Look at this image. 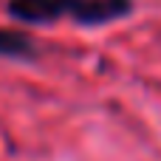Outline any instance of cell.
Returning a JSON list of instances; mask_svg holds the SVG:
<instances>
[{"instance_id":"1","label":"cell","mask_w":161,"mask_h":161,"mask_svg":"<svg viewBox=\"0 0 161 161\" xmlns=\"http://www.w3.org/2000/svg\"><path fill=\"white\" fill-rule=\"evenodd\" d=\"M136 0H6V14L23 25H54L74 20L82 28L110 25L130 17Z\"/></svg>"},{"instance_id":"2","label":"cell","mask_w":161,"mask_h":161,"mask_svg":"<svg viewBox=\"0 0 161 161\" xmlns=\"http://www.w3.org/2000/svg\"><path fill=\"white\" fill-rule=\"evenodd\" d=\"M40 45L31 34L20 31V28H6L0 25V57L3 59H17V62H28L37 59Z\"/></svg>"}]
</instances>
